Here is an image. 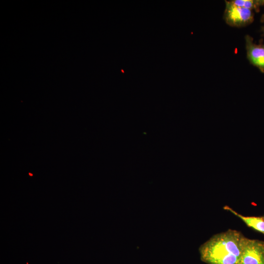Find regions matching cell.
<instances>
[{
  "instance_id": "8",
  "label": "cell",
  "mask_w": 264,
  "mask_h": 264,
  "mask_svg": "<svg viewBox=\"0 0 264 264\" xmlns=\"http://www.w3.org/2000/svg\"><path fill=\"white\" fill-rule=\"evenodd\" d=\"M262 218L264 219V216H262Z\"/></svg>"
},
{
  "instance_id": "6",
  "label": "cell",
  "mask_w": 264,
  "mask_h": 264,
  "mask_svg": "<svg viewBox=\"0 0 264 264\" xmlns=\"http://www.w3.org/2000/svg\"><path fill=\"white\" fill-rule=\"evenodd\" d=\"M234 4L243 7L256 12L260 11L261 6L264 5V0H230Z\"/></svg>"
},
{
  "instance_id": "7",
  "label": "cell",
  "mask_w": 264,
  "mask_h": 264,
  "mask_svg": "<svg viewBox=\"0 0 264 264\" xmlns=\"http://www.w3.org/2000/svg\"><path fill=\"white\" fill-rule=\"evenodd\" d=\"M261 22L264 23V14L262 15L261 18ZM261 31L263 32V36H264V26L262 27Z\"/></svg>"
},
{
  "instance_id": "1",
  "label": "cell",
  "mask_w": 264,
  "mask_h": 264,
  "mask_svg": "<svg viewBox=\"0 0 264 264\" xmlns=\"http://www.w3.org/2000/svg\"><path fill=\"white\" fill-rule=\"evenodd\" d=\"M245 238L232 229L214 235L199 248L200 259L207 264H239Z\"/></svg>"
},
{
  "instance_id": "3",
  "label": "cell",
  "mask_w": 264,
  "mask_h": 264,
  "mask_svg": "<svg viewBox=\"0 0 264 264\" xmlns=\"http://www.w3.org/2000/svg\"><path fill=\"white\" fill-rule=\"evenodd\" d=\"M239 264H264V241L246 237Z\"/></svg>"
},
{
  "instance_id": "2",
  "label": "cell",
  "mask_w": 264,
  "mask_h": 264,
  "mask_svg": "<svg viewBox=\"0 0 264 264\" xmlns=\"http://www.w3.org/2000/svg\"><path fill=\"white\" fill-rule=\"evenodd\" d=\"M225 8L223 17L225 22L229 25L242 27L253 22L254 14L252 10L238 6L230 0H225Z\"/></svg>"
},
{
  "instance_id": "4",
  "label": "cell",
  "mask_w": 264,
  "mask_h": 264,
  "mask_svg": "<svg viewBox=\"0 0 264 264\" xmlns=\"http://www.w3.org/2000/svg\"><path fill=\"white\" fill-rule=\"evenodd\" d=\"M245 40L247 59L251 64L264 73V44L261 42L259 44L254 43L252 37L248 35L245 36Z\"/></svg>"
},
{
  "instance_id": "5",
  "label": "cell",
  "mask_w": 264,
  "mask_h": 264,
  "mask_svg": "<svg viewBox=\"0 0 264 264\" xmlns=\"http://www.w3.org/2000/svg\"><path fill=\"white\" fill-rule=\"evenodd\" d=\"M223 209L230 211L242 220L246 225L264 235V219L262 217L244 216L237 213L228 206H224Z\"/></svg>"
}]
</instances>
